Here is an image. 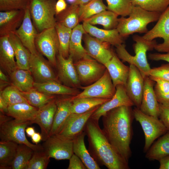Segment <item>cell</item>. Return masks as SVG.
Returning <instances> with one entry per match:
<instances>
[{
  "mask_svg": "<svg viewBox=\"0 0 169 169\" xmlns=\"http://www.w3.org/2000/svg\"><path fill=\"white\" fill-rule=\"evenodd\" d=\"M18 144L13 141H0V169H12Z\"/></svg>",
  "mask_w": 169,
  "mask_h": 169,
  "instance_id": "cell-34",
  "label": "cell"
},
{
  "mask_svg": "<svg viewBox=\"0 0 169 169\" xmlns=\"http://www.w3.org/2000/svg\"><path fill=\"white\" fill-rule=\"evenodd\" d=\"M119 16L108 10H104L83 22L94 25H100L105 29L110 30L116 28L118 23Z\"/></svg>",
  "mask_w": 169,
  "mask_h": 169,
  "instance_id": "cell-35",
  "label": "cell"
},
{
  "mask_svg": "<svg viewBox=\"0 0 169 169\" xmlns=\"http://www.w3.org/2000/svg\"><path fill=\"white\" fill-rule=\"evenodd\" d=\"M8 106L3 98L0 94V112L6 114L8 111Z\"/></svg>",
  "mask_w": 169,
  "mask_h": 169,
  "instance_id": "cell-54",
  "label": "cell"
},
{
  "mask_svg": "<svg viewBox=\"0 0 169 169\" xmlns=\"http://www.w3.org/2000/svg\"><path fill=\"white\" fill-rule=\"evenodd\" d=\"M88 138V150L100 166L108 169H129L127 161L108 141L99 121L91 118L88 120L84 131Z\"/></svg>",
  "mask_w": 169,
  "mask_h": 169,
  "instance_id": "cell-2",
  "label": "cell"
},
{
  "mask_svg": "<svg viewBox=\"0 0 169 169\" xmlns=\"http://www.w3.org/2000/svg\"><path fill=\"white\" fill-rule=\"evenodd\" d=\"M115 88V93L112 98L99 106L92 115L91 118L99 121L101 117L114 109L122 106L132 107L134 105L128 95L124 85H118Z\"/></svg>",
  "mask_w": 169,
  "mask_h": 169,
  "instance_id": "cell-18",
  "label": "cell"
},
{
  "mask_svg": "<svg viewBox=\"0 0 169 169\" xmlns=\"http://www.w3.org/2000/svg\"><path fill=\"white\" fill-rule=\"evenodd\" d=\"M55 100L56 99L39 108L33 122L39 126L43 141L49 136L57 108Z\"/></svg>",
  "mask_w": 169,
  "mask_h": 169,
  "instance_id": "cell-21",
  "label": "cell"
},
{
  "mask_svg": "<svg viewBox=\"0 0 169 169\" xmlns=\"http://www.w3.org/2000/svg\"><path fill=\"white\" fill-rule=\"evenodd\" d=\"M106 10L107 6L103 0H91L85 4L79 5V22H83Z\"/></svg>",
  "mask_w": 169,
  "mask_h": 169,
  "instance_id": "cell-39",
  "label": "cell"
},
{
  "mask_svg": "<svg viewBox=\"0 0 169 169\" xmlns=\"http://www.w3.org/2000/svg\"><path fill=\"white\" fill-rule=\"evenodd\" d=\"M99 106L83 113H71L55 135L63 139L73 140L84 131L88 120Z\"/></svg>",
  "mask_w": 169,
  "mask_h": 169,
  "instance_id": "cell-10",
  "label": "cell"
},
{
  "mask_svg": "<svg viewBox=\"0 0 169 169\" xmlns=\"http://www.w3.org/2000/svg\"><path fill=\"white\" fill-rule=\"evenodd\" d=\"M13 48L8 36L0 37V65L9 76L17 68Z\"/></svg>",
  "mask_w": 169,
  "mask_h": 169,
  "instance_id": "cell-26",
  "label": "cell"
},
{
  "mask_svg": "<svg viewBox=\"0 0 169 169\" xmlns=\"http://www.w3.org/2000/svg\"><path fill=\"white\" fill-rule=\"evenodd\" d=\"M169 155V132L158 138L146 152V158L149 161H159Z\"/></svg>",
  "mask_w": 169,
  "mask_h": 169,
  "instance_id": "cell-33",
  "label": "cell"
},
{
  "mask_svg": "<svg viewBox=\"0 0 169 169\" xmlns=\"http://www.w3.org/2000/svg\"><path fill=\"white\" fill-rule=\"evenodd\" d=\"M56 0H31L29 7L33 23L38 33L54 27L56 23Z\"/></svg>",
  "mask_w": 169,
  "mask_h": 169,
  "instance_id": "cell-5",
  "label": "cell"
},
{
  "mask_svg": "<svg viewBox=\"0 0 169 169\" xmlns=\"http://www.w3.org/2000/svg\"><path fill=\"white\" fill-rule=\"evenodd\" d=\"M149 76L159 78L169 82V63L151 68Z\"/></svg>",
  "mask_w": 169,
  "mask_h": 169,
  "instance_id": "cell-48",
  "label": "cell"
},
{
  "mask_svg": "<svg viewBox=\"0 0 169 169\" xmlns=\"http://www.w3.org/2000/svg\"><path fill=\"white\" fill-rule=\"evenodd\" d=\"M35 44L38 51L47 58L52 65L56 67L59 42L55 27L38 33Z\"/></svg>",
  "mask_w": 169,
  "mask_h": 169,
  "instance_id": "cell-8",
  "label": "cell"
},
{
  "mask_svg": "<svg viewBox=\"0 0 169 169\" xmlns=\"http://www.w3.org/2000/svg\"><path fill=\"white\" fill-rule=\"evenodd\" d=\"M42 146L50 158L57 160H69L74 154L73 140L61 138L56 135L49 136Z\"/></svg>",
  "mask_w": 169,
  "mask_h": 169,
  "instance_id": "cell-13",
  "label": "cell"
},
{
  "mask_svg": "<svg viewBox=\"0 0 169 169\" xmlns=\"http://www.w3.org/2000/svg\"><path fill=\"white\" fill-rule=\"evenodd\" d=\"M134 6L161 14L169 6V0H131Z\"/></svg>",
  "mask_w": 169,
  "mask_h": 169,
  "instance_id": "cell-42",
  "label": "cell"
},
{
  "mask_svg": "<svg viewBox=\"0 0 169 169\" xmlns=\"http://www.w3.org/2000/svg\"><path fill=\"white\" fill-rule=\"evenodd\" d=\"M9 76L12 85L21 92H27L34 88L35 81L29 70L17 68Z\"/></svg>",
  "mask_w": 169,
  "mask_h": 169,
  "instance_id": "cell-31",
  "label": "cell"
},
{
  "mask_svg": "<svg viewBox=\"0 0 169 169\" xmlns=\"http://www.w3.org/2000/svg\"><path fill=\"white\" fill-rule=\"evenodd\" d=\"M25 10L0 12V37L14 33L22 23Z\"/></svg>",
  "mask_w": 169,
  "mask_h": 169,
  "instance_id": "cell-22",
  "label": "cell"
},
{
  "mask_svg": "<svg viewBox=\"0 0 169 169\" xmlns=\"http://www.w3.org/2000/svg\"><path fill=\"white\" fill-rule=\"evenodd\" d=\"M0 94L8 106L23 102L28 103L21 94V91L12 85L7 86L0 91Z\"/></svg>",
  "mask_w": 169,
  "mask_h": 169,
  "instance_id": "cell-44",
  "label": "cell"
},
{
  "mask_svg": "<svg viewBox=\"0 0 169 169\" xmlns=\"http://www.w3.org/2000/svg\"><path fill=\"white\" fill-rule=\"evenodd\" d=\"M132 107L122 106L102 116V130L114 148L128 162L132 155L130 144L134 118Z\"/></svg>",
  "mask_w": 169,
  "mask_h": 169,
  "instance_id": "cell-1",
  "label": "cell"
},
{
  "mask_svg": "<svg viewBox=\"0 0 169 169\" xmlns=\"http://www.w3.org/2000/svg\"><path fill=\"white\" fill-rule=\"evenodd\" d=\"M50 158L43 150L35 151L26 169H45Z\"/></svg>",
  "mask_w": 169,
  "mask_h": 169,
  "instance_id": "cell-45",
  "label": "cell"
},
{
  "mask_svg": "<svg viewBox=\"0 0 169 169\" xmlns=\"http://www.w3.org/2000/svg\"><path fill=\"white\" fill-rule=\"evenodd\" d=\"M159 118L169 132V106L159 104Z\"/></svg>",
  "mask_w": 169,
  "mask_h": 169,
  "instance_id": "cell-49",
  "label": "cell"
},
{
  "mask_svg": "<svg viewBox=\"0 0 169 169\" xmlns=\"http://www.w3.org/2000/svg\"><path fill=\"white\" fill-rule=\"evenodd\" d=\"M159 161V169H169V155L163 158Z\"/></svg>",
  "mask_w": 169,
  "mask_h": 169,
  "instance_id": "cell-55",
  "label": "cell"
},
{
  "mask_svg": "<svg viewBox=\"0 0 169 169\" xmlns=\"http://www.w3.org/2000/svg\"><path fill=\"white\" fill-rule=\"evenodd\" d=\"M142 36L148 41L162 38L163 42L156 44L154 49L160 52H169V6L161 14L154 27Z\"/></svg>",
  "mask_w": 169,
  "mask_h": 169,
  "instance_id": "cell-11",
  "label": "cell"
},
{
  "mask_svg": "<svg viewBox=\"0 0 169 169\" xmlns=\"http://www.w3.org/2000/svg\"><path fill=\"white\" fill-rule=\"evenodd\" d=\"M68 169H87V168L80 158L74 154L69 159Z\"/></svg>",
  "mask_w": 169,
  "mask_h": 169,
  "instance_id": "cell-50",
  "label": "cell"
},
{
  "mask_svg": "<svg viewBox=\"0 0 169 169\" xmlns=\"http://www.w3.org/2000/svg\"><path fill=\"white\" fill-rule=\"evenodd\" d=\"M150 59L153 61L163 60L169 63V52L165 54L150 53L148 55Z\"/></svg>",
  "mask_w": 169,
  "mask_h": 169,
  "instance_id": "cell-51",
  "label": "cell"
},
{
  "mask_svg": "<svg viewBox=\"0 0 169 169\" xmlns=\"http://www.w3.org/2000/svg\"><path fill=\"white\" fill-rule=\"evenodd\" d=\"M91 0H76L75 3L74 4L78 5H81L85 4Z\"/></svg>",
  "mask_w": 169,
  "mask_h": 169,
  "instance_id": "cell-60",
  "label": "cell"
},
{
  "mask_svg": "<svg viewBox=\"0 0 169 169\" xmlns=\"http://www.w3.org/2000/svg\"><path fill=\"white\" fill-rule=\"evenodd\" d=\"M58 22L64 26L73 29L79 24V5L70 4L63 11L56 15Z\"/></svg>",
  "mask_w": 169,
  "mask_h": 169,
  "instance_id": "cell-37",
  "label": "cell"
},
{
  "mask_svg": "<svg viewBox=\"0 0 169 169\" xmlns=\"http://www.w3.org/2000/svg\"><path fill=\"white\" fill-rule=\"evenodd\" d=\"M57 105L49 136L56 134L71 113V100L70 98L56 99Z\"/></svg>",
  "mask_w": 169,
  "mask_h": 169,
  "instance_id": "cell-27",
  "label": "cell"
},
{
  "mask_svg": "<svg viewBox=\"0 0 169 169\" xmlns=\"http://www.w3.org/2000/svg\"><path fill=\"white\" fill-rule=\"evenodd\" d=\"M74 63L81 84L95 82L103 75L106 69L104 64L91 57L82 59Z\"/></svg>",
  "mask_w": 169,
  "mask_h": 169,
  "instance_id": "cell-12",
  "label": "cell"
},
{
  "mask_svg": "<svg viewBox=\"0 0 169 169\" xmlns=\"http://www.w3.org/2000/svg\"><path fill=\"white\" fill-rule=\"evenodd\" d=\"M51 64L38 51L31 54L30 69L35 82L43 83L50 81L60 82L51 67Z\"/></svg>",
  "mask_w": 169,
  "mask_h": 169,
  "instance_id": "cell-15",
  "label": "cell"
},
{
  "mask_svg": "<svg viewBox=\"0 0 169 169\" xmlns=\"http://www.w3.org/2000/svg\"><path fill=\"white\" fill-rule=\"evenodd\" d=\"M31 0H0V11L25 10L29 8Z\"/></svg>",
  "mask_w": 169,
  "mask_h": 169,
  "instance_id": "cell-46",
  "label": "cell"
},
{
  "mask_svg": "<svg viewBox=\"0 0 169 169\" xmlns=\"http://www.w3.org/2000/svg\"><path fill=\"white\" fill-rule=\"evenodd\" d=\"M58 78L59 81L67 86L77 89L81 88L79 77L72 57L69 55L65 58L58 54L56 57Z\"/></svg>",
  "mask_w": 169,
  "mask_h": 169,
  "instance_id": "cell-14",
  "label": "cell"
},
{
  "mask_svg": "<svg viewBox=\"0 0 169 169\" xmlns=\"http://www.w3.org/2000/svg\"><path fill=\"white\" fill-rule=\"evenodd\" d=\"M82 24L87 33L102 41L108 43L115 47L124 44V38L120 35L116 28L102 29L86 22H83Z\"/></svg>",
  "mask_w": 169,
  "mask_h": 169,
  "instance_id": "cell-23",
  "label": "cell"
},
{
  "mask_svg": "<svg viewBox=\"0 0 169 169\" xmlns=\"http://www.w3.org/2000/svg\"><path fill=\"white\" fill-rule=\"evenodd\" d=\"M31 124L30 121L14 119L0 125V141H10L24 144L34 151L43 150L42 145L32 144L26 138V129Z\"/></svg>",
  "mask_w": 169,
  "mask_h": 169,
  "instance_id": "cell-6",
  "label": "cell"
},
{
  "mask_svg": "<svg viewBox=\"0 0 169 169\" xmlns=\"http://www.w3.org/2000/svg\"><path fill=\"white\" fill-rule=\"evenodd\" d=\"M155 82L149 76L144 78V87L140 110L144 114L159 118V104L154 90Z\"/></svg>",
  "mask_w": 169,
  "mask_h": 169,
  "instance_id": "cell-20",
  "label": "cell"
},
{
  "mask_svg": "<svg viewBox=\"0 0 169 169\" xmlns=\"http://www.w3.org/2000/svg\"><path fill=\"white\" fill-rule=\"evenodd\" d=\"M84 40L86 49L90 56L104 65L112 57L114 52L109 43L102 41L87 33L84 34Z\"/></svg>",
  "mask_w": 169,
  "mask_h": 169,
  "instance_id": "cell-17",
  "label": "cell"
},
{
  "mask_svg": "<svg viewBox=\"0 0 169 169\" xmlns=\"http://www.w3.org/2000/svg\"><path fill=\"white\" fill-rule=\"evenodd\" d=\"M149 77L156 82L154 90L157 98L169 94V81L156 77Z\"/></svg>",
  "mask_w": 169,
  "mask_h": 169,
  "instance_id": "cell-47",
  "label": "cell"
},
{
  "mask_svg": "<svg viewBox=\"0 0 169 169\" xmlns=\"http://www.w3.org/2000/svg\"><path fill=\"white\" fill-rule=\"evenodd\" d=\"M12 117L0 112V125L12 119Z\"/></svg>",
  "mask_w": 169,
  "mask_h": 169,
  "instance_id": "cell-58",
  "label": "cell"
},
{
  "mask_svg": "<svg viewBox=\"0 0 169 169\" xmlns=\"http://www.w3.org/2000/svg\"><path fill=\"white\" fill-rule=\"evenodd\" d=\"M70 4H74L75 3L76 0H67Z\"/></svg>",
  "mask_w": 169,
  "mask_h": 169,
  "instance_id": "cell-61",
  "label": "cell"
},
{
  "mask_svg": "<svg viewBox=\"0 0 169 169\" xmlns=\"http://www.w3.org/2000/svg\"><path fill=\"white\" fill-rule=\"evenodd\" d=\"M107 10L111 11L118 16H128L133 7L131 0H106Z\"/></svg>",
  "mask_w": 169,
  "mask_h": 169,
  "instance_id": "cell-43",
  "label": "cell"
},
{
  "mask_svg": "<svg viewBox=\"0 0 169 169\" xmlns=\"http://www.w3.org/2000/svg\"><path fill=\"white\" fill-rule=\"evenodd\" d=\"M34 88L41 92L53 95H59L74 96L79 93L77 89L62 84L60 82L56 81L43 83L35 82Z\"/></svg>",
  "mask_w": 169,
  "mask_h": 169,
  "instance_id": "cell-30",
  "label": "cell"
},
{
  "mask_svg": "<svg viewBox=\"0 0 169 169\" xmlns=\"http://www.w3.org/2000/svg\"><path fill=\"white\" fill-rule=\"evenodd\" d=\"M0 91L4 87L9 84L10 82L7 76L3 73L2 70H0Z\"/></svg>",
  "mask_w": 169,
  "mask_h": 169,
  "instance_id": "cell-53",
  "label": "cell"
},
{
  "mask_svg": "<svg viewBox=\"0 0 169 169\" xmlns=\"http://www.w3.org/2000/svg\"><path fill=\"white\" fill-rule=\"evenodd\" d=\"M83 91L70 97L71 99L84 98H96L110 99L114 95L116 88L106 69L103 75L91 85L81 87Z\"/></svg>",
  "mask_w": 169,
  "mask_h": 169,
  "instance_id": "cell-9",
  "label": "cell"
},
{
  "mask_svg": "<svg viewBox=\"0 0 169 169\" xmlns=\"http://www.w3.org/2000/svg\"><path fill=\"white\" fill-rule=\"evenodd\" d=\"M110 100L96 98H84L71 99V113L75 114L85 113L101 105Z\"/></svg>",
  "mask_w": 169,
  "mask_h": 169,
  "instance_id": "cell-36",
  "label": "cell"
},
{
  "mask_svg": "<svg viewBox=\"0 0 169 169\" xmlns=\"http://www.w3.org/2000/svg\"><path fill=\"white\" fill-rule=\"evenodd\" d=\"M8 37L14 51L17 68L29 70L31 53L14 33L10 34Z\"/></svg>",
  "mask_w": 169,
  "mask_h": 169,
  "instance_id": "cell-29",
  "label": "cell"
},
{
  "mask_svg": "<svg viewBox=\"0 0 169 169\" xmlns=\"http://www.w3.org/2000/svg\"><path fill=\"white\" fill-rule=\"evenodd\" d=\"M157 99L159 104L169 106V94L165 96L157 98Z\"/></svg>",
  "mask_w": 169,
  "mask_h": 169,
  "instance_id": "cell-56",
  "label": "cell"
},
{
  "mask_svg": "<svg viewBox=\"0 0 169 169\" xmlns=\"http://www.w3.org/2000/svg\"><path fill=\"white\" fill-rule=\"evenodd\" d=\"M87 33L83 24H79L72 30L69 48V55L75 61L90 57L82 44V39L84 34Z\"/></svg>",
  "mask_w": 169,
  "mask_h": 169,
  "instance_id": "cell-25",
  "label": "cell"
},
{
  "mask_svg": "<svg viewBox=\"0 0 169 169\" xmlns=\"http://www.w3.org/2000/svg\"><path fill=\"white\" fill-rule=\"evenodd\" d=\"M161 15L134 6L128 18L121 17L119 18L116 29L124 38L135 33H145L148 31V25L157 22Z\"/></svg>",
  "mask_w": 169,
  "mask_h": 169,
  "instance_id": "cell-4",
  "label": "cell"
},
{
  "mask_svg": "<svg viewBox=\"0 0 169 169\" xmlns=\"http://www.w3.org/2000/svg\"><path fill=\"white\" fill-rule=\"evenodd\" d=\"M67 7V4L65 0H58L55 6L56 15L63 11Z\"/></svg>",
  "mask_w": 169,
  "mask_h": 169,
  "instance_id": "cell-52",
  "label": "cell"
},
{
  "mask_svg": "<svg viewBox=\"0 0 169 169\" xmlns=\"http://www.w3.org/2000/svg\"><path fill=\"white\" fill-rule=\"evenodd\" d=\"M55 27L59 42L58 53L64 58H67L69 55V44L72 29L57 22Z\"/></svg>",
  "mask_w": 169,
  "mask_h": 169,
  "instance_id": "cell-40",
  "label": "cell"
},
{
  "mask_svg": "<svg viewBox=\"0 0 169 169\" xmlns=\"http://www.w3.org/2000/svg\"><path fill=\"white\" fill-rule=\"evenodd\" d=\"M134 118L140 124L145 136L143 151L146 153L155 141L166 133L168 131L159 118L147 115L139 109H133Z\"/></svg>",
  "mask_w": 169,
  "mask_h": 169,
  "instance_id": "cell-7",
  "label": "cell"
},
{
  "mask_svg": "<svg viewBox=\"0 0 169 169\" xmlns=\"http://www.w3.org/2000/svg\"><path fill=\"white\" fill-rule=\"evenodd\" d=\"M85 134L83 131L73 140V151L74 154L81 160L87 169H100L97 163L87 150L84 143Z\"/></svg>",
  "mask_w": 169,
  "mask_h": 169,
  "instance_id": "cell-28",
  "label": "cell"
},
{
  "mask_svg": "<svg viewBox=\"0 0 169 169\" xmlns=\"http://www.w3.org/2000/svg\"><path fill=\"white\" fill-rule=\"evenodd\" d=\"M34 151L24 144H18L16 155L12 164V169H26Z\"/></svg>",
  "mask_w": 169,
  "mask_h": 169,
  "instance_id": "cell-41",
  "label": "cell"
},
{
  "mask_svg": "<svg viewBox=\"0 0 169 169\" xmlns=\"http://www.w3.org/2000/svg\"><path fill=\"white\" fill-rule=\"evenodd\" d=\"M25 132L27 136L31 137L35 132L34 128L33 127H27L25 130Z\"/></svg>",
  "mask_w": 169,
  "mask_h": 169,
  "instance_id": "cell-59",
  "label": "cell"
},
{
  "mask_svg": "<svg viewBox=\"0 0 169 169\" xmlns=\"http://www.w3.org/2000/svg\"><path fill=\"white\" fill-rule=\"evenodd\" d=\"M31 137L32 142L36 144H38L42 140L41 134L39 132H35Z\"/></svg>",
  "mask_w": 169,
  "mask_h": 169,
  "instance_id": "cell-57",
  "label": "cell"
},
{
  "mask_svg": "<svg viewBox=\"0 0 169 169\" xmlns=\"http://www.w3.org/2000/svg\"><path fill=\"white\" fill-rule=\"evenodd\" d=\"M132 38L135 42L133 45L134 56L129 53L124 44L116 47V54L123 61L127 62L130 65H133L136 67L145 78L149 76L151 69L147 60L146 52L154 49L157 43L155 39L148 41L137 34L133 35Z\"/></svg>",
  "mask_w": 169,
  "mask_h": 169,
  "instance_id": "cell-3",
  "label": "cell"
},
{
  "mask_svg": "<svg viewBox=\"0 0 169 169\" xmlns=\"http://www.w3.org/2000/svg\"><path fill=\"white\" fill-rule=\"evenodd\" d=\"M104 65L111 78L114 86L126 85L129 71V66L124 64L114 53L112 58Z\"/></svg>",
  "mask_w": 169,
  "mask_h": 169,
  "instance_id": "cell-24",
  "label": "cell"
},
{
  "mask_svg": "<svg viewBox=\"0 0 169 169\" xmlns=\"http://www.w3.org/2000/svg\"><path fill=\"white\" fill-rule=\"evenodd\" d=\"M21 93L29 104L38 109L55 99L54 95L44 93L34 88Z\"/></svg>",
  "mask_w": 169,
  "mask_h": 169,
  "instance_id": "cell-38",
  "label": "cell"
},
{
  "mask_svg": "<svg viewBox=\"0 0 169 169\" xmlns=\"http://www.w3.org/2000/svg\"><path fill=\"white\" fill-rule=\"evenodd\" d=\"M38 109L27 102H23L8 106L6 115L14 119L30 121L33 124Z\"/></svg>",
  "mask_w": 169,
  "mask_h": 169,
  "instance_id": "cell-32",
  "label": "cell"
},
{
  "mask_svg": "<svg viewBox=\"0 0 169 169\" xmlns=\"http://www.w3.org/2000/svg\"><path fill=\"white\" fill-rule=\"evenodd\" d=\"M144 78L135 66L130 65L129 71L125 86L126 93L136 107L141 105L144 87Z\"/></svg>",
  "mask_w": 169,
  "mask_h": 169,
  "instance_id": "cell-16",
  "label": "cell"
},
{
  "mask_svg": "<svg viewBox=\"0 0 169 169\" xmlns=\"http://www.w3.org/2000/svg\"><path fill=\"white\" fill-rule=\"evenodd\" d=\"M38 33L32 21L29 8L25 10V15L22 23L14 33L23 45L31 54L38 52L35 40Z\"/></svg>",
  "mask_w": 169,
  "mask_h": 169,
  "instance_id": "cell-19",
  "label": "cell"
}]
</instances>
